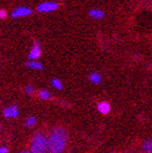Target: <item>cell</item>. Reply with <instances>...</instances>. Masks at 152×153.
<instances>
[{
  "label": "cell",
  "mask_w": 152,
  "mask_h": 153,
  "mask_svg": "<svg viewBox=\"0 0 152 153\" xmlns=\"http://www.w3.org/2000/svg\"><path fill=\"white\" fill-rule=\"evenodd\" d=\"M48 138L47 151L49 153H63L66 148L67 136L66 130L62 127H56L51 129Z\"/></svg>",
  "instance_id": "obj_1"
},
{
  "label": "cell",
  "mask_w": 152,
  "mask_h": 153,
  "mask_svg": "<svg viewBox=\"0 0 152 153\" xmlns=\"http://www.w3.org/2000/svg\"><path fill=\"white\" fill-rule=\"evenodd\" d=\"M48 148V138L47 135L42 131H38L34 135L31 146H29V151L32 153H45L47 152Z\"/></svg>",
  "instance_id": "obj_2"
},
{
  "label": "cell",
  "mask_w": 152,
  "mask_h": 153,
  "mask_svg": "<svg viewBox=\"0 0 152 153\" xmlns=\"http://www.w3.org/2000/svg\"><path fill=\"white\" fill-rule=\"evenodd\" d=\"M59 8V3L53 2V1H47V2H42L37 7V11L41 13H48V12L56 11Z\"/></svg>",
  "instance_id": "obj_3"
},
{
  "label": "cell",
  "mask_w": 152,
  "mask_h": 153,
  "mask_svg": "<svg viewBox=\"0 0 152 153\" xmlns=\"http://www.w3.org/2000/svg\"><path fill=\"white\" fill-rule=\"evenodd\" d=\"M31 14H32V10L29 8H27V7H19L12 12V18H24V16H28Z\"/></svg>",
  "instance_id": "obj_4"
},
{
  "label": "cell",
  "mask_w": 152,
  "mask_h": 153,
  "mask_svg": "<svg viewBox=\"0 0 152 153\" xmlns=\"http://www.w3.org/2000/svg\"><path fill=\"white\" fill-rule=\"evenodd\" d=\"M40 56H41L40 45L38 44L37 41H35V42H34V46H33V48H32V50L29 51L28 58H29V60H37Z\"/></svg>",
  "instance_id": "obj_5"
},
{
  "label": "cell",
  "mask_w": 152,
  "mask_h": 153,
  "mask_svg": "<svg viewBox=\"0 0 152 153\" xmlns=\"http://www.w3.org/2000/svg\"><path fill=\"white\" fill-rule=\"evenodd\" d=\"M18 115H19V109L16 105L8 106L3 111V116L6 118H15L18 117Z\"/></svg>",
  "instance_id": "obj_6"
},
{
  "label": "cell",
  "mask_w": 152,
  "mask_h": 153,
  "mask_svg": "<svg viewBox=\"0 0 152 153\" xmlns=\"http://www.w3.org/2000/svg\"><path fill=\"white\" fill-rule=\"evenodd\" d=\"M97 109L99 111L101 114H109L110 111H111V105H110V103H108L107 101H101V102L97 105Z\"/></svg>",
  "instance_id": "obj_7"
},
{
  "label": "cell",
  "mask_w": 152,
  "mask_h": 153,
  "mask_svg": "<svg viewBox=\"0 0 152 153\" xmlns=\"http://www.w3.org/2000/svg\"><path fill=\"white\" fill-rule=\"evenodd\" d=\"M89 15L95 20H100V19H102L104 16V12L100 9H92L89 11Z\"/></svg>",
  "instance_id": "obj_8"
},
{
  "label": "cell",
  "mask_w": 152,
  "mask_h": 153,
  "mask_svg": "<svg viewBox=\"0 0 152 153\" xmlns=\"http://www.w3.org/2000/svg\"><path fill=\"white\" fill-rule=\"evenodd\" d=\"M26 65L32 70H42V64L36 60H31L29 62H27Z\"/></svg>",
  "instance_id": "obj_9"
},
{
  "label": "cell",
  "mask_w": 152,
  "mask_h": 153,
  "mask_svg": "<svg viewBox=\"0 0 152 153\" xmlns=\"http://www.w3.org/2000/svg\"><path fill=\"white\" fill-rule=\"evenodd\" d=\"M89 80H90L92 84H95V85H98V84H100L101 82V80H102V78H101V75L98 73H92L89 75Z\"/></svg>",
  "instance_id": "obj_10"
},
{
  "label": "cell",
  "mask_w": 152,
  "mask_h": 153,
  "mask_svg": "<svg viewBox=\"0 0 152 153\" xmlns=\"http://www.w3.org/2000/svg\"><path fill=\"white\" fill-rule=\"evenodd\" d=\"M38 94H39V98L42 99V100H49V99H51V97H52L51 92H50L49 90H46V89H41Z\"/></svg>",
  "instance_id": "obj_11"
},
{
  "label": "cell",
  "mask_w": 152,
  "mask_h": 153,
  "mask_svg": "<svg viewBox=\"0 0 152 153\" xmlns=\"http://www.w3.org/2000/svg\"><path fill=\"white\" fill-rule=\"evenodd\" d=\"M142 149L146 153H151L152 152V141L151 140H147L145 143L142 144Z\"/></svg>",
  "instance_id": "obj_12"
},
{
  "label": "cell",
  "mask_w": 152,
  "mask_h": 153,
  "mask_svg": "<svg viewBox=\"0 0 152 153\" xmlns=\"http://www.w3.org/2000/svg\"><path fill=\"white\" fill-rule=\"evenodd\" d=\"M36 118L34 116H29V117L26 118V121H25V126L26 127H34L36 125Z\"/></svg>",
  "instance_id": "obj_13"
},
{
  "label": "cell",
  "mask_w": 152,
  "mask_h": 153,
  "mask_svg": "<svg viewBox=\"0 0 152 153\" xmlns=\"http://www.w3.org/2000/svg\"><path fill=\"white\" fill-rule=\"evenodd\" d=\"M51 84H52V86L54 87L56 89H58V90H61L62 89V82L60 79H58V78H53V79H51Z\"/></svg>",
  "instance_id": "obj_14"
},
{
  "label": "cell",
  "mask_w": 152,
  "mask_h": 153,
  "mask_svg": "<svg viewBox=\"0 0 152 153\" xmlns=\"http://www.w3.org/2000/svg\"><path fill=\"white\" fill-rule=\"evenodd\" d=\"M34 92H35V89L32 85H28L25 87V94H33Z\"/></svg>",
  "instance_id": "obj_15"
},
{
  "label": "cell",
  "mask_w": 152,
  "mask_h": 153,
  "mask_svg": "<svg viewBox=\"0 0 152 153\" xmlns=\"http://www.w3.org/2000/svg\"><path fill=\"white\" fill-rule=\"evenodd\" d=\"M7 18V11L6 10H0V19H6Z\"/></svg>",
  "instance_id": "obj_16"
},
{
  "label": "cell",
  "mask_w": 152,
  "mask_h": 153,
  "mask_svg": "<svg viewBox=\"0 0 152 153\" xmlns=\"http://www.w3.org/2000/svg\"><path fill=\"white\" fill-rule=\"evenodd\" d=\"M9 152V149L7 147H0V153H8Z\"/></svg>",
  "instance_id": "obj_17"
},
{
  "label": "cell",
  "mask_w": 152,
  "mask_h": 153,
  "mask_svg": "<svg viewBox=\"0 0 152 153\" xmlns=\"http://www.w3.org/2000/svg\"><path fill=\"white\" fill-rule=\"evenodd\" d=\"M19 153H32L29 150H23V151H21V152H19Z\"/></svg>",
  "instance_id": "obj_18"
},
{
  "label": "cell",
  "mask_w": 152,
  "mask_h": 153,
  "mask_svg": "<svg viewBox=\"0 0 152 153\" xmlns=\"http://www.w3.org/2000/svg\"><path fill=\"white\" fill-rule=\"evenodd\" d=\"M0 129H1V125H0Z\"/></svg>",
  "instance_id": "obj_19"
},
{
  "label": "cell",
  "mask_w": 152,
  "mask_h": 153,
  "mask_svg": "<svg viewBox=\"0 0 152 153\" xmlns=\"http://www.w3.org/2000/svg\"><path fill=\"white\" fill-rule=\"evenodd\" d=\"M45 153H49V152H48V151H47V152H45Z\"/></svg>",
  "instance_id": "obj_20"
},
{
  "label": "cell",
  "mask_w": 152,
  "mask_h": 153,
  "mask_svg": "<svg viewBox=\"0 0 152 153\" xmlns=\"http://www.w3.org/2000/svg\"><path fill=\"white\" fill-rule=\"evenodd\" d=\"M141 153H146V152H141Z\"/></svg>",
  "instance_id": "obj_21"
}]
</instances>
